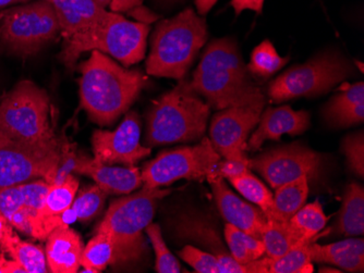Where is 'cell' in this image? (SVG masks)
I'll list each match as a JSON object with an SVG mask.
<instances>
[{"instance_id": "obj_1", "label": "cell", "mask_w": 364, "mask_h": 273, "mask_svg": "<svg viewBox=\"0 0 364 273\" xmlns=\"http://www.w3.org/2000/svg\"><path fill=\"white\" fill-rule=\"evenodd\" d=\"M189 87L216 110L229 107L263 109L265 106V96L251 79L232 38H220L208 44Z\"/></svg>"}, {"instance_id": "obj_2", "label": "cell", "mask_w": 364, "mask_h": 273, "mask_svg": "<svg viewBox=\"0 0 364 273\" xmlns=\"http://www.w3.org/2000/svg\"><path fill=\"white\" fill-rule=\"evenodd\" d=\"M80 70V105L100 126H110L124 115L146 84L140 71L122 68L98 50H92Z\"/></svg>"}, {"instance_id": "obj_3", "label": "cell", "mask_w": 364, "mask_h": 273, "mask_svg": "<svg viewBox=\"0 0 364 273\" xmlns=\"http://www.w3.org/2000/svg\"><path fill=\"white\" fill-rule=\"evenodd\" d=\"M210 111V106L190 89L189 82L180 79L147 112L145 142L157 146L201 140Z\"/></svg>"}, {"instance_id": "obj_4", "label": "cell", "mask_w": 364, "mask_h": 273, "mask_svg": "<svg viewBox=\"0 0 364 273\" xmlns=\"http://www.w3.org/2000/svg\"><path fill=\"white\" fill-rule=\"evenodd\" d=\"M208 26L192 8L157 24L151 42L146 72L182 79L208 40Z\"/></svg>"}, {"instance_id": "obj_5", "label": "cell", "mask_w": 364, "mask_h": 273, "mask_svg": "<svg viewBox=\"0 0 364 273\" xmlns=\"http://www.w3.org/2000/svg\"><path fill=\"white\" fill-rule=\"evenodd\" d=\"M149 33V24L131 22L117 12H107L101 23L65 40L60 58L65 66L73 68L80 55L98 50L130 67L144 58Z\"/></svg>"}, {"instance_id": "obj_6", "label": "cell", "mask_w": 364, "mask_h": 273, "mask_svg": "<svg viewBox=\"0 0 364 273\" xmlns=\"http://www.w3.org/2000/svg\"><path fill=\"white\" fill-rule=\"evenodd\" d=\"M171 189L143 186L138 193L116 199L110 204L97 233L105 234L117 246L122 262L140 256L143 230L152 222L157 203Z\"/></svg>"}, {"instance_id": "obj_7", "label": "cell", "mask_w": 364, "mask_h": 273, "mask_svg": "<svg viewBox=\"0 0 364 273\" xmlns=\"http://www.w3.org/2000/svg\"><path fill=\"white\" fill-rule=\"evenodd\" d=\"M0 135L32 145L55 142L46 91L30 81L16 85L0 103Z\"/></svg>"}, {"instance_id": "obj_8", "label": "cell", "mask_w": 364, "mask_h": 273, "mask_svg": "<svg viewBox=\"0 0 364 273\" xmlns=\"http://www.w3.org/2000/svg\"><path fill=\"white\" fill-rule=\"evenodd\" d=\"M59 33L58 19L47 0L0 10V46L10 55L38 54Z\"/></svg>"}, {"instance_id": "obj_9", "label": "cell", "mask_w": 364, "mask_h": 273, "mask_svg": "<svg viewBox=\"0 0 364 273\" xmlns=\"http://www.w3.org/2000/svg\"><path fill=\"white\" fill-rule=\"evenodd\" d=\"M353 74V67L341 55L325 52L291 67L269 85V99L279 104L301 97H318Z\"/></svg>"}, {"instance_id": "obj_10", "label": "cell", "mask_w": 364, "mask_h": 273, "mask_svg": "<svg viewBox=\"0 0 364 273\" xmlns=\"http://www.w3.org/2000/svg\"><path fill=\"white\" fill-rule=\"evenodd\" d=\"M220 155L208 138L196 146L161 152L154 160L147 162L141 171L143 186L161 187L180 179L213 181L218 179Z\"/></svg>"}, {"instance_id": "obj_11", "label": "cell", "mask_w": 364, "mask_h": 273, "mask_svg": "<svg viewBox=\"0 0 364 273\" xmlns=\"http://www.w3.org/2000/svg\"><path fill=\"white\" fill-rule=\"evenodd\" d=\"M58 140L32 145L0 135V189L44 179L50 184L60 162Z\"/></svg>"}, {"instance_id": "obj_12", "label": "cell", "mask_w": 364, "mask_h": 273, "mask_svg": "<svg viewBox=\"0 0 364 273\" xmlns=\"http://www.w3.org/2000/svg\"><path fill=\"white\" fill-rule=\"evenodd\" d=\"M247 166L276 189L301 177L316 180L322 168V156L299 143H292L249 159Z\"/></svg>"}, {"instance_id": "obj_13", "label": "cell", "mask_w": 364, "mask_h": 273, "mask_svg": "<svg viewBox=\"0 0 364 273\" xmlns=\"http://www.w3.org/2000/svg\"><path fill=\"white\" fill-rule=\"evenodd\" d=\"M263 109L255 107H229L218 110L210 121L213 147L229 160L249 165L247 136L259 123ZM249 167V166H247Z\"/></svg>"}, {"instance_id": "obj_14", "label": "cell", "mask_w": 364, "mask_h": 273, "mask_svg": "<svg viewBox=\"0 0 364 273\" xmlns=\"http://www.w3.org/2000/svg\"><path fill=\"white\" fill-rule=\"evenodd\" d=\"M141 121L136 111L129 112L114 131L94 132L92 138L94 159L101 164L132 167L150 156L151 150L140 142Z\"/></svg>"}, {"instance_id": "obj_15", "label": "cell", "mask_w": 364, "mask_h": 273, "mask_svg": "<svg viewBox=\"0 0 364 273\" xmlns=\"http://www.w3.org/2000/svg\"><path fill=\"white\" fill-rule=\"evenodd\" d=\"M176 233L180 238L203 246L208 252L218 257L222 273H250L247 264H239L231 256L218 229L208 218L196 213H181L176 222Z\"/></svg>"}, {"instance_id": "obj_16", "label": "cell", "mask_w": 364, "mask_h": 273, "mask_svg": "<svg viewBox=\"0 0 364 273\" xmlns=\"http://www.w3.org/2000/svg\"><path fill=\"white\" fill-rule=\"evenodd\" d=\"M257 128L247 143V150H259L267 140H279L284 134L296 136L310 128L308 111H294L290 106L269 107L262 112Z\"/></svg>"}, {"instance_id": "obj_17", "label": "cell", "mask_w": 364, "mask_h": 273, "mask_svg": "<svg viewBox=\"0 0 364 273\" xmlns=\"http://www.w3.org/2000/svg\"><path fill=\"white\" fill-rule=\"evenodd\" d=\"M218 211L227 223L261 240L262 230L267 224L265 213L251 204L243 201L227 186L223 178L210 181Z\"/></svg>"}, {"instance_id": "obj_18", "label": "cell", "mask_w": 364, "mask_h": 273, "mask_svg": "<svg viewBox=\"0 0 364 273\" xmlns=\"http://www.w3.org/2000/svg\"><path fill=\"white\" fill-rule=\"evenodd\" d=\"M75 173L93 179L106 194H129L143 184L140 170L136 167L108 166L89 157L82 158Z\"/></svg>"}, {"instance_id": "obj_19", "label": "cell", "mask_w": 364, "mask_h": 273, "mask_svg": "<svg viewBox=\"0 0 364 273\" xmlns=\"http://www.w3.org/2000/svg\"><path fill=\"white\" fill-rule=\"evenodd\" d=\"M55 10L65 40L94 28L108 11L94 0H47Z\"/></svg>"}, {"instance_id": "obj_20", "label": "cell", "mask_w": 364, "mask_h": 273, "mask_svg": "<svg viewBox=\"0 0 364 273\" xmlns=\"http://www.w3.org/2000/svg\"><path fill=\"white\" fill-rule=\"evenodd\" d=\"M85 246L77 232L68 227L55 229L47 238V267L53 273H75L79 270Z\"/></svg>"}, {"instance_id": "obj_21", "label": "cell", "mask_w": 364, "mask_h": 273, "mask_svg": "<svg viewBox=\"0 0 364 273\" xmlns=\"http://www.w3.org/2000/svg\"><path fill=\"white\" fill-rule=\"evenodd\" d=\"M312 262L332 264L349 272L364 271L363 238H347L328 245H318L314 240L309 244Z\"/></svg>"}, {"instance_id": "obj_22", "label": "cell", "mask_w": 364, "mask_h": 273, "mask_svg": "<svg viewBox=\"0 0 364 273\" xmlns=\"http://www.w3.org/2000/svg\"><path fill=\"white\" fill-rule=\"evenodd\" d=\"M325 121L333 128H349L363 123L364 84L349 85L337 94L323 109Z\"/></svg>"}, {"instance_id": "obj_23", "label": "cell", "mask_w": 364, "mask_h": 273, "mask_svg": "<svg viewBox=\"0 0 364 273\" xmlns=\"http://www.w3.org/2000/svg\"><path fill=\"white\" fill-rule=\"evenodd\" d=\"M79 181L73 174L60 184L50 185L42 213V225L45 238H48L55 229L65 227L61 215L73 205L77 194Z\"/></svg>"}, {"instance_id": "obj_24", "label": "cell", "mask_w": 364, "mask_h": 273, "mask_svg": "<svg viewBox=\"0 0 364 273\" xmlns=\"http://www.w3.org/2000/svg\"><path fill=\"white\" fill-rule=\"evenodd\" d=\"M335 231L345 236H361L364 232V187L358 183L347 186Z\"/></svg>"}, {"instance_id": "obj_25", "label": "cell", "mask_w": 364, "mask_h": 273, "mask_svg": "<svg viewBox=\"0 0 364 273\" xmlns=\"http://www.w3.org/2000/svg\"><path fill=\"white\" fill-rule=\"evenodd\" d=\"M308 182L306 177H301L277 187L275 196L273 197L271 215L267 219L282 222L289 221L296 215V211H300L306 205L309 194Z\"/></svg>"}, {"instance_id": "obj_26", "label": "cell", "mask_w": 364, "mask_h": 273, "mask_svg": "<svg viewBox=\"0 0 364 273\" xmlns=\"http://www.w3.org/2000/svg\"><path fill=\"white\" fill-rule=\"evenodd\" d=\"M0 248L9 254L26 273H46L49 271L44 250L40 246L22 240L14 234V230L6 234L0 242Z\"/></svg>"}, {"instance_id": "obj_27", "label": "cell", "mask_w": 364, "mask_h": 273, "mask_svg": "<svg viewBox=\"0 0 364 273\" xmlns=\"http://www.w3.org/2000/svg\"><path fill=\"white\" fill-rule=\"evenodd\" d=\"M118 262L122 260L117 246L105 234L96 233L83 250L80 266L83 267L81 272L95 273Z\"/></svg>"}, {"instance_id": "obj_28", "label": "cell", "mask_w": 364, "mask_h": 273, "mask_svg": "<svg viewBox=\"0 0 364 273\" xmlns=\"http://www.w3.org/2000/svg\"><path fill=\"white\" fill-rule=\"evenodd\" d=\"M261 240L265 247V255L272 260L283 256L294 246L306 242L302 240L292 229L289 221L282 222L269 219H267V224L262 230Z\"/></svg>"}, {"instance_id": "obj_29", "label": "cell", "mask_w": 364, "mask_h": 273, "mask_svg": "<svg viewBox=\"0 0 364 273\" xmlns=\"http://www.w3.org/2000/svg\"><path fill=\"white\" fill-rule=\"evenodd\" d=\"M224 234L229 252L239 264H249L265 255V247L262 240L241 231L232 224L227 223L225 225Z\"/></svg>"}, {"instance_id": "obj_30", "label": "cell", "mask_w": 364, "mask_h": 273, "mask_svg": "<svg viewBox=\"0 0 364 273\" xmlns=\"http://www.w3.org/2000/svg\"><path fill=\"white\" fill-rule=\"evenodd\" d=\"M313 240H306L288 250L283 256L272 260L269 257L262 258L265 273H312L313 266L309 255V244Z\"/></svg>"}, {"instance_id": "obj_31", "label": "cell", "mask_w": 364, "mask_h": 273, "mask_svg": "<svg viewBox=\"0 0 364 273\" xmlns=\"http://www.w3.org/2000/svg\"><path fill=\"white\" fill-rule=\"evenodd\" d=\"M328 217L320 201L306 204L289 220V224L302 240H314V236L325 228Z\"/></svg>"}, {"instance_id": "obj_32", "label": "cell", "mask_w": 364, "mask_h": 273, "mask_svg": "<svg viewBox=\"0 0 364 273\" xmlns=\"http://www.w3.org/2000/svg\"><path fill=\"white\" fill-rule=\"evenodd\" d=\"M289 61V57H280L275 47L269 40H264L255 47L251 54L250 62L247 68L249 72L259 77H272L284 68Z\"/></svg>"}, {"instance_id": "obj_33", "label": "cell", "mask_w": 364, "mask_h": 273, "mask_svg": "<svg viewBox=\"0 0 364 273\" xmlns=\"http://www.w3.org/2000/svg\"><path fill=\"white\" fill-rule=\"evenodd\" d=\"M228 181L247 201L255 204L267 217L271 215L273 195L250 171L228 179Z\"/></svg>"}, {"instance_id": "obj_34", "label": "cell", "mask_w": 364, "mask_h": 273, "mask_svg": "<svg viewBox=\"0 0 364 273\" xmlns=\"http://www.w3.org/2000/svg\"><path fill=\"white\" fill-rule=\"evenodd\" d=\"M106 195L107 194L105 191L97 184L82 189L70 207L75 218L80 221H90L93 219L103 209Z\"/></svg>"}, {"instance_id": "obj_35", "label": "cell", "mask_w": 364, "mask_h": 273, "mask_svg": "<svg viewBox=\"0 0 364 273\" xmlns=\"http://www.w3.org/2000/svg\"><path fill=\"white\" fill-rule=\"evenodd\" d=\"M147 235L150 238L151 243L154 248L155 257V270L159 273H179L181 272V267L179 262L176 260V257L171 254V250L167 247L161 236V228L159 224L151 222L147 225Z\"/></svg>"}, {"instance_id": "obj_36", "label": "cell", "mask_w": 364, "mask_h": 273, "mask_svg": "<svg viewBox=\"0 0 364 273\" xmlns=\"http://www.w3.org/2000/svg\"><path fill=\"white\" fill-rule=\"evenodd\" d=\"M182 260L198 273H222L218 257L194 246H185L179 252Z\"/></svg>"}, {"instance_id": "obj_37", "label": "cell", "mask_w": 364, "mask_h": 273, "mask_svg": "<svg viewBox=\"0 0 364 273\" xmlns=\"http://www.w3.org/2000/svg\"><path fill=\"white\" fill-rule=\"evenodd\" d=\"M343 152L351 170L363 178L364 175V134H351L343 140Z\"/></svg>"}, {"instance_id": "obj_38", "label": "cell", "mask_w": 364, "mask_h": 273, "mask_svg": "<svg viewBox=\"0 0 364 273\" xmlns=\"http://www.w3.org/2000/svg\"><path fill=\"white\" fill-rule=\"evenodd\" d=\"M24 207L21 185L0 189V213L7 221Z\"/></svg>"}, {"instance_id": "obj_39", "label": "cell", "mask_w": 364, "mask_h": 273, "mask_svg": "<svg viewBox=\"0 0 364 273\" xmlns=\"http://www.w3.org/2000/svg\"><path fill=\"white\" fill-rule=\"evenodd\" d=\"M85 156H80L73 150V146L69 144L61 145L60 162H59L58 168L53 177L50 185L60 184L67 179L68 175L75 173V168L81 162Z\"/></svg>"}, {"instance_id": "obj_40", "label": "cell", "mask_w": 364, "mask_h": 273, "mask_svg": "<svg viewBox=\"0 0 364 273\" xmlns=\"http://www.w3.org/2000/svg\"><path fill=\"white\" fill-rule=\"evenodd\" d=\"M249 167L243 162H236V160H220L218 166V178L228 179L238 177L243 173L249 172Z\"/></svg>"}, {"instance_id": "obj_41", "label": "cell", "mask_w": 364, "mask_h": 273, "mask_svg": "<svg viewBox=\"0 0 364 273\" xmlns=\"http://www.w3.org/2000/svg\"><path fill=\"white\" fill-rule=\"evenodd\" d=\"M265 0H231L230 6L234 8L235 14L239 16L245 10L262 13Z\"/></svg>"}, {"instance_id": "obj_42", "label": "cell", "mask_w": 364, "mask_h": 273, "mask_svg": "<svg viewBox=\"0 0 364 273\" xmlns=\"http://www.w3.org/2000/svg\"><path fill=\"white\" fill-rule=\"evenodd\" d=\"M143 0H112L110 9L112 12H130L142 6Z\"/></svg>"}, {"instance_id": "obj_43", "label": "cell", "mask_w": 364, "mask_h": 273, "mask_svg": "<svg viewBox=\"0 0 364 273\" xmlns=\"http://www.w3.org/2000/svg\"><path fill=\"white\" fill-rule=\"evenodd\" d=\"M0 273H26V271L14 260H7L0 248Z\"/></svg>"}, {"instance_id": "obj_44", "label": "cell", "mask_w": 364, "mask_h": 273, "mask_svg": "<svg viewBox=\"0 0 364 273\" xmlns=\"http://www.w3.org/2000/svg\"><path fill=\"white\" fill-rule=\"evenodd\" d=\"M218 0H196V9L198 14H206L216 4Z\"/></svg>"}, {"instance_id": "obj_45", "label": "cell", "mask_w": 364, "mask_h": 273, "mask_svg": "<svg viewBox=\"0 0 364 273\" xmlns=\"http://www.w3.org/2000/svg\"><path fill=\"white\" fill-rule=\"evenodd\" d=\"M12 227L10 225L9 222L3 217L0 213V242L5 238L8 232L11 231Z\"/></svg>"}, {"instance_id": "obj_46", "label": "cell", "mask_w": 364, "mask_h": 273, "mask_svg": "<svg viewBox=\"0 0 364 273\" xmlns=\"http://www.w3.org/2000/svg\"><path fill=\"white\" fill-rule=\"evenodd\" d=\"M28 0H0V10L14 4L26 3Z\"/></svg>"}, {"instance_id": "obj_47", "label": "cell", "mask_w": 364, "mask_h": 273, "mask_svg": "<svg viewBox=\"0 0 364 273\" xmlns=\"http://www.w3.org/2000/svg\"><path fill=\"white\" fill-rule=\"evenodd\" d=\"M94 1H95L100 7L104 8V9H106V7L110 6V3H112V0H94Z\"/></svg>"}, {"instance_id": "obj_48", "label": "cell", "mask_w": 364, "mask_h": 273, "mask_svg": "<svg viewBox=\"0 0 364 273\" xmlns=\"http://www.w3.org/2000/svg\"><path fill=\"white\" fill-rule=\"evenodd\" d=\"M321 272H332V273H338L341 272V271L337 270V269L333 268H321Z\"/></svg>"}]
</instances>
